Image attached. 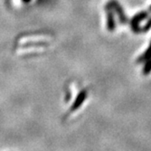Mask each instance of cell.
<instances>
[{
  "label": "cell",
  "mask_w": 151,
  "mask_h": 151,
  "mask_svg": "<svg viewBox=\"0 0 151 151\" xmlns=\"http://www.w3.org/2000/svg\"><path fill=\"white\" fill-rule=\"evenodd\" d=\"M151 58V42L149 44V46L148 48L144 52V53L142 54V55H140L138 60H137V63H145L147 59Z\"/></svg>",
  "instance_id": "cell-5"
},
{
  "label": "cell",
  "mask_w": 151,
  "mask_h": 151,
  "mask_svg": "<svg viewBox=\"0 0 151 151\" xmlns=\"http://www.w3.org/2000/svg\"><path fill=\"white\" fill-rule=\"evenodd\" d=\"M109 6H111V9L113 10V12H115L118 16V18L121 24H126L129 22L128 17L126 16V13L123 9V7L121 6V5L117 1V0H111L108 4Z\"/></svg>",
  "instance_id": "cell-1"
},
{
  "label": "cell",
  "mask_w": 151,
  "mask_h": 151,
  "mask_svg": "<svg viewBox=\"0 0 151 151\" xmlns=\"http://www.w3.org/2000/svg\"><path fill=\"white\" fill-rule=\"evenodd\" d=\"M87 98V91L86 90H82L81 91L78 95H77V97L75 99V101H73V103L72 104L71 108H70V112H73L75 111H77V109L83 104L84 101L86 100Z\"/></svg>",
  "instance_id": "cell-4"
},
{
  "label": "cell",
  "mask_w": 151,
  "mask_h": 151,
  "mask_svg": "<svg viewBox=\"0 0 151 151\" xmlns=\"http://www.w3.org/2000/svg\"><path fill=\"white\" fill-rule=\"evenodd\" d=\"M144 66L142 69V73L144 75H148L151 73V58L147 59L145 63H144Z\"/></svg>",
  "instance_id": "cell-6"
},
{
  "label": "cell",
  "mask_w": 151,
  "mask_h": 151,
  "mask_svg": "<svg viewBox=\"0 0 151 151\" xmlns=\"http://www.w3.org/2000/svg\"><path fill=\"white\" fill-rule=\"evenodd\" d=\"M147 17H148V12L142 11V12L136 14V15L131 18V20H130V28L135 34H141L142 33L141 27L139 26V23L141 21L145 20Z\"/></svg>",
  "instance_id": "cell-2"
},
{
  "label": "cell",
  "mask_w": 151,
  "mask_h": 151,
  "mask_svg": "<svg viewBox=\"0 0 151 151\" xmlns=\"http://www.w3.org/2000/svg\"><path fill=\"white\" fill-rule=\"evenodd\" d=\"M149 10L151 11V6H150V7H149Z\"/></svg>",
  "instance_id": "cell-9"
},
{
  "label": "cell",
  "mask_w": 151,
  "mask_h": 151,
  "mask_svg": "<svg viewBox=\"0 0 151 151\" xmlns=\"http://www.w3.org/2000/svg\"><path fill=\"white\" fill-rule=\"evenodd\" d=\"M22 1L24 2V3H29L31 0H22Z\"/></svg>",
  "instance_id": "cell-8"
},
{
  "label": "cell",
  "mask_w": 151,
  "mask_h": 151,
  "mask_svg": "<svg viewBox=\"0 0 151 151\" xmlns=\"http://www.w3.org/2000/svg\"><path fill=\"white\" fill-rule=\"evenodd\" d=\"M151 28V18L146 23V24L141 27V30H142V33H147L149 29Z\"/></svg>",
  "instance_id": "cell-7"
},
{
  "label": "cell",
  "mask_w": 151,
  "mask_h": 151,
  "mask_svg": "<svg viewBox=\"0 0 151 151\" xmlns=\"http://www.w3.org/2000/svg\"><path fill=\"white\" fill-rule=\"evenodd\" d=\"M106 18H107V29L109 32H113L116 28V23L114 17V12L111 6L106 5Z\"/></svg>",
  "instance_id": "cell-3"
}]
</instances>
